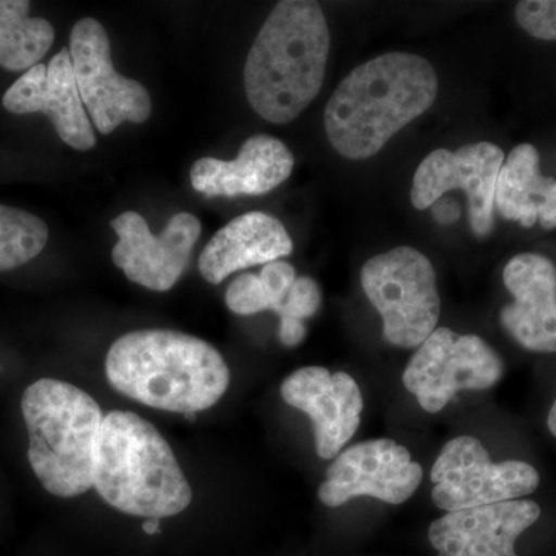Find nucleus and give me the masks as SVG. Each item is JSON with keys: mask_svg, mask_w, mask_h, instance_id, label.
<instances>
[{"mask_svg": "<svg viewBox=\"0 0 556 556\" xmlns=\"http://www.w3.org/2000/svg\"><path fill=\"white\" fill-rule=\"evenodd\" d=\"M437 94V70L426 58L401 51L382 54L339 84L325 109V131L345 159H371L424 115Z\"/></svg>", "mask_w": 556, "mask_h": 556, "instance_id": "f257e3e1", "label": "nucleus"}, {"mask_svg": "<svg viewBox=\"0 0 556 556\" xmlns=\"http://www.w3.org/2000/svg\"><path fill=\"white\" fill-rule=\"evenodd\" d=\"M110 386L139 404L195 415L225 396L230 372L211 343L172 329H139L110 346Z\"/></svg>", "mask_w": 556, "mask_h": 556, "instance_id": "f03ea898", "label": "nucleus"}, {"mask_svg": "<svg viewBox=\"0 0 556 556\" xmlns=\"http://www.w3.org/2000/svg\"><path fill=\"white\" fill-rule=\"evenodd\" d=\"M329 47L327 17L317 2H278L244 64V89L255 113L273 124L298 118L320 93Z\"/></svg>", "mask_w": 556, "mask_h": 556, "instance_id": "7ed1b4c3", "label": "nucleus"}, {"mask_svg": "<svg viewBox=\"0 0 556 556\" xmlns=\"http://www.w3.org/2000/svg\"><path fill=\"white\" fill-rule=\"evenodd\" d=\"M93 486L109 506L148 519L175 517L193 497L166 439L130 412H112L102 420Z\"/></svg>", "mask_w": 556, "mask_h": 556, "instance_id": "20e7f679", "label": "nucleus"}, {"mask_svg": "<svg viewBox=\"0 0 556 556\" xmlns=\"http://www.w3.org/2000/svg\"><path fill=\"white\" fill-rule=\"evenodd\" d=\"M22 415L28 460L51 495L76 497L93 486L94 453L102 409L86 391L56 379H39L24 391Z\"/></svg>", "mask_w": 556, "mask_h": 556, "instance_id": "39448f33", "label": "nucleus"}, {"mask_svg": "<svg viewBox=\"0 0 556 556\" xmlns=\"http://www.w3.org/2000/svg\"><path fill=\"white\" fill-rule=\"evenodd\" d=\"M362 288L383 321L391 345L417 348L438 327L441 316L437 273L427 255L399 247L375 255L361 270Z\"/></svg>", "mask_w": 556, "mask_h": 556, "instance_id": "423d86ee", "label": "nucleus"}, {"mask_svg": "<svg viewBox=\"0 0 556 556\" xmlns=\"http://www.w3.org/2000/svg\"><path fill=\"white\" fill-rule=\"evenodd\" d=\"M504 375V364L484 339L437 328L405 368L404 386L427 413H439L459 391H484Z\"/></svg>", "mask_w": 556, "mask_h": 556, "instance_id": "0eeeda50", "label": "nucleus"}, {"mask_svg": "<svg viewBox=\"0 0 556 556\" xmlns=\"http://www.w3.org/2000/svg\"><path fill=\"white\" fill-rule=\"evenodd\" d=\"M431 482L433 503L448 514L532 495L540 473L522 460L493 463L479 439L459 437L439 453Z\"/></svg>", "mask_w": 556, "mask_h": 556, "instance_id": "6e6552de", "label": "nucleus"}, {"mask_svg": "<svg viewBox=\"0 0 556 556\" xmlns=\"http://www.w3.org/2000/svg\"><path fill=\"white\" fill-rule=\"evenodd\" d=\"M68 50L80 100L102 135L112 134L124 121L141 124L149 119V91L113 67L108 31L101 22L93 17L76 22Z\"/></svg>", "mask_w": 556, "mask_h": 556, "instance_id": "1a4fd4ad", "label": "nucleus"}, {"mask_svg": "<svg viewBox=\"0 0 556 556\" xmlns=\"http://www.w3.org/2000/svg\"><path fill=\"white\" fill-rule=\"evenodd\" d=\"M503 149L492 142H475L452 150L431 152L413 178L412 203L419 211L433 206L450 190L463 189L475 236L485 239L495 228L497 175L503 167Z\"/></svg>", "mask_w": 556, "mask_h": 556, "instance_id": "9d476101", "label": "nucleus"}, {"mask_svg": "<svg viewBox=\"0 0 556 556\" xmlns=\"http://www.w3.org/2000/svg\"><path fill=\"white\" fill-rule=\"evenodd\" d=\"M422 477V467L408 450L391 439L358 442L334 457L318 500L336 508L353 497L371 496L399 506L415 495Z\"/></svg>", "mask_w": 556, "mask_h": 556, "instance_id": "9b49d317", "label": "nucleus"}, {"mask_svg": "<svg viewBox=\"0 0 556 556\" xmlns=\"http://www.w3.org/2000/svg\"><path fill=\"white\" fill-rule=\"evenodd\" d=\"M118 236L112 260L139 287L166 292L188 268L190 254L200 239L201 223L195 215L179 212L160 236H153L138 212H124L112 219Z\"/></svg>", "mask_w": 556, "mask_h": 556, "instance_id": "f8f14e48", "label": "nucleus"}, {"mask_svg": "<svg viewBox=\"0 0 556 556\" xmlns=\"http://www.w3.org/2000/svg\"><path fill=\"white\" fill-rule=\"evenodd\" d=\"M281 397L313 420L314 442L321 459L338 457L361 426L364 397L356 380L346 372L300 368L281 383Z\"/></svg>", "mask_w": 556, "mask_h": 556, "instance_id": "ddd939ff", "label": "nucleus"}, {"mask_svg": "<svg viewBox=\"0 0 556 556\" xmlns=\"http://www.w3.org/2000/svg\"><path fill=\"white\" fill-rule=\"evenodd\" d=\"M3 108L16 115L46 113L70 148L86 152L97 144L68 49H62L49 65L38 64L25 72L3 94Z\"/></svg>", "mask_w": 556, "mask_h": 556, "instance_id": "4468645a", "label": "nucleus"}, {"mask_svg": "<svg viewBox=\"0 0 556 556\" xmlns=\"http://www.w3.org/2000/svg\"><path fill=\"white\" fill-rule=\"evenodd\" d=\"M540 517L529 500L448 511L431 522L428 540L438 556H519L515 543Z\"/></svg>", "mask_w": 556, "mask_h": 556, "instance_id": "2eb2a0df", "label": "nucleus"}, {"mask_svg": "<svg viewBox=\"0 0 556 556\" xmlns=\"http://www.w3.org/2000/svg\"><path fill=\"white\" fill-rule=\"evenodd\" d=\"M514 302L501 309V324L519 345L556 353V268L540 254L515 255L504 268Z\"/></svg>", "mask_w": 556, "mask_h": 556, "instance_id": "dca6fc26", "label": "nucleus"}, {"mask_svg": "<svg viewBox=\"0 0 556 556\" xmlns=\"http://www.w3.org/2000/svg\"><path fill=\"white\" fill-rule=\"evenodd\" d=\"M294 155L285 142L269 135H254L241 146L233 161L201 159L190 170L197 192L214 197L265 195L287 181Z\"/></svg>", "mask_w": 556, "mask_h": 556, "instance_id": "f3484780", "label": "nucleus"}, {"mask_svg": "<svg viewBox=\"0 0 556 556\" xmlns=\"http://www.w3.org/2000/svg\"><path fill=\"white\" fill-rule=\"evenodd\" d=\"M292 249V239L280 219L263 212H249L212 237L201 252L199 268L204 280L219 285L237 270L288 257Z\"/></svg>", "mask_w": 556, "mask_h": 556, "instance_id": "a211bd4d", "label": "nucleus"}, {"mask_svg": "<svg viewBox=\"0 0 556 556\" xmlns=\"http://www.w3.org/2000/svg\"><path fill=\"white\" fill-rule=\"evenodd\" d=\"M495 207L501 217L525 228L536 223L543 229L556 228V179L541 175L535 146L519 144L504 160L497 175Z\"/></svg>", "mask_w": 556, "mask_h": 556, "instance_id": "6ab92c4d", "label": "nucleus"}, {"mask_svg": "<svg viewBox=\"0 0 556 556\" xmlns=\"http://www.w3.org/2000/svg\"><path fill=\"white\" fill-rule=\"evenodd\" d=\"M54 42V28L30 16L27 0H0V67L22 72L38 65Z\"/></svg>", "mask_w": 556, "mask_h": 556, "instance_id": "aec40b11", "label": "nucleus"}, {"mask_svg": "<svg viewBox=\"0 0 556 556\" xmlns=\"http://www.w3.org/2000/svg\"><path fill=\"white\" fill-rule=\"evenodd\" d=\"M295 280V269L289 263L277 260L263 266L260 276L243 274L237 277L226 291V305L237 316L274 311L281 317Z\"/></svg>", "mask_w": 556, "mask_h": 556, "instance_id": "412c9836", "label": "nucleus"}, {"mask_svg": "<svg viewBox=\"0 0 556 556\" xmlns=\"http://www.w3.org/2000/svg\"><path fill=\"white\" fill-rule=\"evenodd\" d=\"M49 241V228L36 215L0 204V273L38 257Z\"/></svg>", "mask_w": 556, "mask_h": 556, "instance_id": "4be33fe9", "label": "nucleus"}, {"mask_svg": "<svg viewBox=\"0 0 556 556\" xmlns=\"http://www.w3.org/2000/svg\"><path fill=\"white\" fill-rule=\"evenodd\" d=\"M321 291L317 281L309 277H298L288 295L287 309L280 317L278 338L285 346L300 345L306 338V318L320 309Z\"/></svg>", "mask_w": 556, "mask_h": 556, "instance_id": "5701e85b", "label": "nucleus"}, {"mask_svg": "<svg viewBox=\"0 0 556 556\" xmlns=\"http://www.w3.org/2000/svg\"><path fill=\"white\" fill-rule=\"evenodd\" d=\"M518 24L533 38L556 40V0H526L515 10Z\"/></svg>", "mask_w": 556, "mask_h": 556, "instance_id": "b1692460", "label": "nucleus"}, {"mask_svg": "<svg viewBox=\"0 0 556 556\" xmlns=\"http://www.w3.org/2000/svg\"><path fill=\"white\" fill-rule=\"evenodd\" d=\"M142 530H144L148 535H156V533H160V519H148V521L142 525Z\"/></svg>", "mask_w": 556, "mask_h": 556, "instance_id": "393cba45", "label": "nucleus"}, {"mask_svg": "<svg viewBox=\"0 0 556 556\" xmlns=\"http://www.w3.org/2000/svg\"><path fill=\"white\" fill-rule=\"evenodd\" d=\"M547 427L551 433L556 438V399L554 405H552L551 412H548Z\"/></svg>", "mask_w": 556, "mask_h": 556, "instance_id": "a878e982", "label": "nucleus"}]
</instances>
